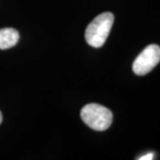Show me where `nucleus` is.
Listing matches in <instances>:
<instances>
[{"mask_svg":"<svg viewBox=\"0 0 160 160\" xmlns=\"http://www.w3.org/2000/svg\"><path fill=\"white\" fill-rule=\"evenodd\" d=\"M80 116L87 126L96 131L108 129L113 119L112 113L109 109L96 103H90L83 107Z\"/></svg>","mask_w":160,"mask_h":160,"instance_id":"2","label":"nucleus"},{"mask_svg":"<svg viewBox=\"0 0 160 160\" xmlns=\"http://www.w3.org/2000/svg\"><path fill=\"white\" fill-rule=\"evenodd\" d=\"M160 62V47L149 45L143 50L132 64V70L138 76H144L150 72Z\"/></svg>","mask_w":160,"mask_h":160,"instance_id":"3","label":"nucleus"},{"mask_svg":"<svg viewBox=\"0 0 160 160\" xmlns=\"http://www.w3.org/2000/svg\"><path fill=\"white\" fill-rule=\"evenodd\" d=\"M114 22V15L111 12H103L92 21L86 29V42L92 47L102 46L109 37Z\"/></svg>","mask_w":160,"mask_h":160,"instance_id":"1","label":"nucleus"},{"mask_svg":"<svg viewBox=\"0 0 160 160\" xmlns=\"http://www.w3.org/2000/svg\"><path fill=\"white\" fill-rule=\"evenodd\" d=\"M154 158V153H149L147 155H144L142 158H140V160H151Z\"/></svg>","mask_w":160,"mask_h":160,"instance_id":"5","label":"nucleus"},{"mask_svg":"<svg viewBox=\"0 0 160 160\" xmlns=\"http://www.w3.org/2000/svg\"><path fill=\"white\" fill-rule=\"evenodd\" d=\"M2 119H3V118H2V114H1V112H0V124L2 123Z\"/></svg>","mask_w":160,"mask_h":160,"instance_id":"6","label":"nucleus"},{"mask_svg":"<svg viewBox=\"0 0 160 160\" xmlns=\"http://www.w3.org/2000/svg\"><path fill=\"white\" fill-rule=\"evenodd\" d=\"M19 32L12 28L0 29V49L6 50L14 46L19 40Z\"/></svg>","mask_w":160,"mask_h":160,"instance_id":"4","label":"nucleus"}]
</instances>
